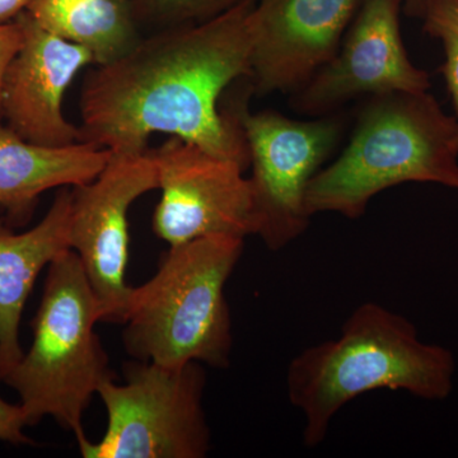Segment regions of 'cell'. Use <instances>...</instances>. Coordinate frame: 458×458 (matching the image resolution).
<instances>
[{
    "mask_svg": "<svg viewBox=\"0 0 458 458\" xmlns=\"http://www.w3.org/2000/svg\"><path fill=\"white\" fill-rule=\"evenodd\" d=\"M255 2L243 0L212 20L141 38L116 62L90 72L81 90L82 141L140 155L150 135L164 132L246 171L242 129L231 108H219V98L250 75Z\"/></svg>",
    "mask_w": 458,
    "mask_h": 458,
    "instance_id": "6da1fadb",
    "label": "cell"
},
{
    "mask_svg": "<svg viewBox=\"0 0 458 458\" xmlns=\"http://www.w3.org/2000/svg\"><path fill=\"white\" fill-rule=\"evenodd\" d=\"M29 427L21 403H9L0 397V442L14 445H35L23 429Z\"/></svg>",
    "mask_w": 458,
    "mask_h": 458,
    "instance_id": "ac0fdd59",
    "label": "cell"
},
{
    "mask_svg": "<svg viewBox=\"0 0 458 458\" xmlns=\"http://www.w3.org/2000/svg\"><path fill=\"white\" fill-rule=\"evenodd\" d=\"M125 382L114 378L99 386L107 412L98 442H77L84 458H204L212 434L203 397L207 376L198 361L164 366L128 361Z\"/></svg>",
    "mask_w": 458,
    "mask_h": 458,
    "instance_id": "8992f818",
    "label": "cell"
},
{
    "mask_svg": "<svg viewBox=\"0 0 458 458\" xmlns=\"http://www.w3.org/2000/svg\"><path fill=\"white\" fill-rule=\"evenodd\" d=\"M125 2H128V0H125Z\"/></svg>",
    "mask_w": 458,
    "mask_h": 458,
    "instance_id": "7402d4cb",
    "label": "cell"
},
{
    "mask_svg": "<svg viewBox=\"0 0 458 458\" xmlns=\"http://www.w3.org/2000/svg\"><path fill=\"white\" fill-rule=\"evenodd\" d=\"M25 40L22 23L16 20L0 23V122H2V89L5 73Z\"/></svg>",
    "mask_w": 458,
    "mask_h": 458,
    "instance_id": "d6986e66",
    "label": "cell"
},
{
    "mask_svg": "<svg viewBox=\"0 0 458 458\" xmlns=\"http://www.w3.org/2000/svg\"><path fill=\"white\" fill-rule=\"evenodd\" d=\"M25 40L5 73L2 117L5 125L38 146L82 141V131L65 119L63 98L75 75L93 64L89 51L42 29L27 11L17 17Z\"/></svg>",
    "mask_w": 458,
    "mask_h": 458,
    "instance_id": "7c38bea8",
    "label": "cell"
},
{
    "mask_svg": "<svg viewBox=\"0 0 458 458\" xmlns=\"http://www.w3.org/2000/svg\"><path fill=\"white\" fill-rule=\"evenodd\" d=\"M158 189L149 149L140 155L111 152L104 171L72 188L71 250L98 297L101 322L123 324L132 286L126 284L128 213L141 195Z\"/></svg>",
    "mask_w": 458,
    "mask_h": 458,
    "instance_id": "ba28073f",
    "label": "cell"
},
{
    "mask_svg": "<svg viewBox=\"0 0 458 458\" xmlns=\"http://www.w3.org/2000/svg\"><path fill=\"white\" fill-rule=\"evenodd\" d=\"M30 0H0V23L16 20L26 11Z\"/></svg>",
    "mask_w": 458,
    "mask_h": 458,
    "instance_id": "ffe728a7",
    "label": "cell"
},
{
    "mask_svg": "<svg viewBox=\"0 0 458 458\" xmlns=\"http://www.w3.org/2000/svg\"><path fill=\"white\" fill-rule=\"evenodd\" d=\"M401 7L403 0H360L335 56L298 89L294 107L318 114L360 95L429 89V74L403 47Z\"/></svg>",
    "mask_w": 458,
    "mask_h": 458,
    "instance_id": "30bf717a",
    "label": "cell"
},
{
    "mask_svg": "<svg viewBox=\"0 0 458 458\" xmlns=\"http://www.w3.org/2000/svg\"><path fill=\"white\" fill-rule=\"evenodd\" d=\"M429 0H403V11L412 17H423Z\"/></svg>",
    "mask_w": 458,
    "mask_h": 458,
    "instance_id": "44dd1931",
    "label": "cell"
},
{
    "mask_svg": "<svg viewBox=\"0 0 458 458\" xmlns=\"http://www.w3.org/2000/svg\"><path fill=\"white\" fill-rule=\"evenodd\" d=\"M72 188H60L35 227L17 233L0 218V382L23 358L20 327L38 274L71 250Z\"/></svg>",
    "mask_w": 458,
    "mask_h": 458,
    "instance_id": "4fadbf2b",
    "label": "cell"
},
{
    "mask_svg": "<svg viewBox=\"0 0 458 458\" xmlns=\"http://www.w3.org/2000/svg\"><path fill=\"white\" fill-rule=\"evenodd\" d=\"M360 0H256L250 75L255 92L300 89L339 50Z\"/></svg>",
    "mask_w": 458,
    "mask_h": 458,
    "instance_id": "8fae6325",
    "label": "cell"
},
{
    "mask_svg": "<svg viewBox=\"0 0 458 458\" xmlns=\"http://www.w3.org/2000/svg\"><path fill=\"white\" fill-rule=\"evenodd\" d=\"M149 152L162 191L152 222L161 240L176 246L201 237L256 234L251 183L240 165L177 137Z\"/></svg>",
    "mask_w": 458,
    "mask_h": 458,
    "instance_id": "9c48e42d",
    "label": "cell"
},
{
    "mask_svg": "<svg viewBox=\"0 0 458 458\" xmlns=\"http://www.w3.org/2000/svg\"><path fill=\"white\" fill-rule=\"evenodd\" d=\"M421 18L428 35L442 42L445 59L441 72L458 125V0H429Z\"/></svg>",
    "mask_w": 458,
    "mask_h": 458,
    "instance_id": "e0dca14e",
    "label": "cell"
},
{
    "mask_svg": "<svg viewBox=\"0 0 458 458\" xmlns=\"http://www.w3.org/2000/svg\"><path fill=\"white\" fill-rule=\"evenodd\" d=\"M26 11L42 29L89 50L98 66L116 62L141 38L125 0H30Z\"/></svg>",
    "mask_w": 458,
    "mask_h": 458,
    "instance_id": "9a60e30c",
    "label": "cell"
},
{
    "mask_svg": "<svg viewBox=\"0 0 458 458\" xmlns=\"http://www.w3.org/2000/svg\"><path fill=\"white\" fill-rule=\"evenodd\" d=\"M98 322V297L80 258L68 250L47 267L31 348L3 379L20 396L29 427L51 417L77 442L87 438L84 412L99 386L114 378L95 333Z\"/></svg>",
    "mask_w": 458,
    "mask_h": 458,
    "instance_id": "5b68a950",
    "label": "cell"
},
{
    "mask_svg": "<svg viewBox=\"0 0 458 458\" xmlns=\"http://www.w3.org/2000/svg\"><path fill=\"white\" fill-rule=\"evenodd\" d=\"M454 372L450 349L424 343L408 318L366 302L344 322L339 337L310 346L291 361L286 391L303 415L304 445L312 448L355 397L393 390L445 400L454 390Z\"/></svg>",
    "mask_w": 458,
    "mask_h": 458,
    "instance_id": "7a4b0ae2",
    "label": "cell"
},
{
    "mask_svg": "<svg viewBox=\"0 0 458 458\" xmlns=\"http://www.w3.org/2000/svg\"><path fill=\"white\" fill-rule=\"evenodd\" d=\"M243 0H128L137 23L161 26L162 30L192 25L225 13Z\"/></svg>",
    "mask_w": 458,
    "mask_h": 458,
    "instance_id": "2e32d148",
    "label": "cell"
},
{
    "mask_svg": "<svg viewBox=\"0 0 458 458\" xmlns=\"http://www.w3.org/2000/svg\"><path fill=\"white\" fill-rule=\"evenodd\" d=\"M111 150L80 141L64 147L33 144L0 122V208L11 227L31 221L50 189L84 185L104 171Z\"/></svg>",
    "mask_w": 458,
    "mask_h": 458,
    "instance_id": "5bb4252c",
    "label": "cell"
},
{
    "mask_svg": "<svg viewBox=\"0 0 458 458\" xmlns=\"http://www.w3.org/2000/svg\"><path fill=\"white\" fill-rule=\"evenodd\" d=\"M245 238L209 236L170 246L158 270L132 288L123 343L135 360L227 369L233 335L225 289Z\"/></svg>",
    "mask_w": 458,
    "mask_h": 458,
    "instance_id": "277c9868",
    "label": "cell"
},
{
    "mask_svg": "<svg viewBox=\"0 0 458 458\" xmlns=\"http://www.w3.org/2000/svg\"><path fill=\"white\" fill-rule=\"evenodd\" d=\"M242 129L252 174L256 234L279 251L310 225L306 190L342 137L336 119L298 122L274 111L251 114L246 98L232 102Z\"/></svg>",
    "mask_w": 458,
    "mask_h": 458,
    "instance_id": "52a82bcc",
    "label": "cell"
},
{
    "mask_svg": "<svg viewBox=\"0 0 458 458\" xmlns=\"http://www.w3.org/2000/svg\"><path fill=\"white\" fill-rule=\"evenodd\" d=\"M405 182L458 190L457 120L428 90L370 98L349 146L310 181L307 213L358 219L377 194Z\"/></svg>",
    "mask_w": 458,
    "mask_h": 458,
    "instance_id": "3957f363",
    "label": "cell"
}]
</instances>
